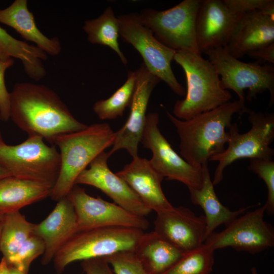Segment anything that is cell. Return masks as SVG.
<instances>
[{"instance_id": "obj_1", "label": "cell", "mask_w": 274, "mask_h": 274, "mask_svg": "<svg viewBox=\"0 0 274 274\" xmlns=\"http://www.w3.org/2000/svg\"><path fill=\"white\" fill-rule=\"evenodd\" d=\"M10 118L28 136H38L52 145L60 135L87 127L72 115L58 94L47 86L17 83L10 92Z\"/></svg>"}, {"instance_id": "obj_2", "label": "cell", "mask_w": 274, "mask_h": 274, "mask_svg": "<svg viewBox=\"0 0 274 274\" xmlns=\"http://www.w3.org/2000/svg\"><path fill=\"white\" fill-rule=\"evenodd\" d=\"M246 108L239 99L229 101L188 120L179 119L166 111L180 138L181 157L197 168L208 163L211 157L224 151L233 116L244 114Z\"/></svg>"}, {"instance_id": "obj_3", "label": "cell", "mask_w": 274, "mask_h": 274, "mask_svg": "<svg viewBox=\"0 0 274 274\" xmlns=\"http://www.w3.org/2000/svg\"><path fill=\"white\" fill-rule=\"evenodd\" d=\"M115 132L107 123L91 124L81 130L56 137L53 145L60 150L61 166L50 194L55 200L66 197L79 175L105 150L112 146Z\"/></svg>"}, {"instance_id": "obj_4", "label": "cell", "mask_w": 274, "mask_h": 274, "mask_svg": "<svg viewBox=\"0 0 274 274\" xmlns=\"http://www.w3.org/2000/svg\"><path fill=\"white\" fill-rule=\"evenodd\" d=\"M174 60L184 70L187 82L185 97L177 100L174 116L188 120L230 101V92L222 86L219 75L208 59L187 51H176Z\"/></svg>"}, {"instance_id": "obj_5", "label": "cell", "mask_w": 274, "mask_h": 274, "mask_svg": "<svg viewBox=\"0 0 274 274\" xmlns=\"http://www.w3.org/2000/svg\"><path fill=\"white\" fill-rule=\"evenodd\" d=\"M143 230L126 227H104L76 232L56 253L53 259L58 273L77 261L106 257L134 251Z\"/></svg>"}, {"instance_id": "obj_6", "label": "cell", "mask_w": 274, "mask_h": 274, "mask_svg": "<svg viewBox=\"0 0 274 274\" xmlns=\"http://www.w3.org/2000/svg\"><path fill=\"white\" fill-rule=\"evenodd\" d=\"M244 113L248 114V119L251 125L250 129L241 133L237 123H231L228 128L229 139L227 148L209 159L218 162L212 180L214 185L222 181L225 168L237 159H272L274 150L270 145L274 140V114L255 112L247 108Z\"/></svg>"}, {"instance_id": "obj_7", "label": "cell", "mask_w": 274, "mask_h": 274, "mask_svg": "<svg viewBox=\"0 0 274 274\" xmlns=\"http://www.w3.org/2000/svg\"><path fill=\"white\" fill-rule=\"evenodd\" d=\"M61 159L55 146H48L38 136H28L16 145H0V166L17 178L54 186L60 172Z\"/></svg>"}, {"instance_id": "obj_8", "label": "cell", "mask_w": 274, "mask_h": 274, "mask_svg": "<svg viewBox=\"0 0 274 274\" xmlns=\"http://www.w3.org/2000/svg\"><path fill=\"white\" fill-rule=\"evenodd\" d=\"M200 0H184L163 11L146 9L139 14L142 24L162 44L176 51L200 53L195 22Z\"/></svg>"}, {"instance_id": "obj_9", "label": "cell", "mask_w": 274, "mask_h": 274, "mask_svg": "<svg viewBox=\"0 0 274 274\" xmlns=\"http://www.w3.org/2000/svg\"><path fill=\"white\" fill-rule=\"evenodd\" d=\"M217 73L221 76L224 89H231L238 99L245 102L244 90L248 89L247 98L252 100L258 94L268 91L269 105L274 102V67L261 65L257 61L245 62L230 55L224 47L209 50L204 53Z\"/></svg>"}, {"instance_id": "obj_10", "label": "cell", "mask_w": 274, "mask_h": 274, "mask_svg": "<svg viewBox=\"0 0 274 274\" xmlns=\"http://www.w3.org/2000/svg\"><path fill=\"white\" fill-rule=\"evenodd\" d=\"M117 18L119 36L139 52L148 70L175 93L185 96L186 90L178 81L171 67L176 51L159 42L151 30L142 24L139 14L120 15Z\"/></svg>"}, {"instance_id": "obj_11", "label": "cell", "mask_w": 274, "mask_h": 274, "mask_svg": "<svg viewBox=\"0 0 274 274\" xmlns=\"http://www.w3.org/2000/svg\"><path fill=\"white\" fill-rule=\"evenodd\" d=\"M159 115H147L140 143L151 150L152 167L163 178L184 184L188 188H200L202 184L201 168L192 166L179 155L160 132Z\"/></svg>"}, {"instance_id": "obj_12", "label": "cell", "mask_w": 274, "mask_h": 274, "mask_svg": "<svg viewBox=\"0 0 274 274\" xmlns=\"http://www.w3.org/2000/svg\"><path fill=\"white\" fill-rule=\"evenodd\" d=\"M264 206L244 213L223 230L212 232L204 243L216 250L231 247L237 251L257 253L274 246V230L264 220Z\"/></svg>"}, {"instance_id": "obj_13", "label": "cell", "mask_w": 274, "mask_h": 274, "mask_svg": "<svg viewBox=\"0 0 274 274\" xmlns=\"http://www.w3.org/2000/svg\"><path fill=\"white\" fill-rule=\"evenodd\" d=\"M77 217L78 231L104 227H126L145 231L149 227L145 217L133 214L115 203L94 197L75 185L68 194Z\"/></svg>"}, {"instance_id": "obj_14", "label": "cell", "mask_w": 274, "mask_h": 274, "mask_svg": "<svg viewBox=\"0 0 274 274\" xmlns=\"http://www.w3.org/2000/svg\"><path fill=\"white\" fill-rule=\"evenodd\" d=\"M137 80L130 113L127 121L117 132L110 156L117 151L125 149L132 158L138 156V147L143 134L147 106L152 91L161 80L142 63L136 71Z\"/></svg>"}, {"instance_id": "obj_15", "label": "cell", "mask_w": 274, "mask_h": 274, "mask_svg": "<svg viewBox=\"0 0 274 274\" xmlns=\"http://www.w3.org/2000/svg\"><path fill=\"white\" fill-rule=\"evenodd\" d=\"M110 155L101 152L77 177L75 185L95 187L110 197L119 206L136 215L146 217L151 210L141 200L128 185L108 166Z\"/></svg>"}, {"instance_id": "obj_16", "label": "cell", "mask_w": 274, "mask_h": 274, "mask_svg": "<svg viewBox=\"0 0 274 274\" xmlns=\"http://www.w3.org/2000/svg\"><path fill=\"white\" fill-rule=\"evenodd\" d=\"M154 231L184 252L202 245L207 238L204 215L180 206L156 213Z\"/></svg>"}, {"instance_id": "obj_17", "label": "cell", "mask_w": 274, "mask_h": 274, "mask_svg": "<svg viewBox=\"0 0 274 274\" xmlns=\"http://www.w3.org/2000/svg\"><path fill=\"white\" fill-rule=\"evenodd\" d=\"M240 15L231 11L223 1L200 0L195 22L200 53L224 47Z\"/></svg>"}, {"instance_id": "obj_18", "label": "cell", "mask_w": 274, "mask_h": 274, "mask_svg": "<svg viewBox=\"0 0 274 274\" xmlns=\"http://www.w3.org/2000/svg\"><path fill=\"white\" fill-rule=\"evenodd\" d=\"M274 16L255 10L241 15L224 47L239 59L248 53L274 43Z\"/></svg>"}, {"instance_id": "obj_19", "label": "cell", "mask_w": 274, "mask_h": 274, "mask_svg": "<svg viewBox=\"0 0 274 274\" xmlns=\"http://www.w3.org/2000/svg\"><path fill=\"white\" fill-rule=\"evenodd\" d=\"M116 174L151 211L157 213L174 207L165 197L161 187L164 178L146 158L139 156L132 158L129 164Z\"/></svg>"}, {"instance_id": "obj_20", "label": "cell", "mask_w": 274, "mask_h": 274, "mask_svg": "<svg viewBox=\"0 0 274 274\" xmlns=\"http://www.w3.org/2000/svg\"><path fill=\"white\" fill-rule=\"evenodd\" d=\"M78 232L74 206L66 196L59 200L48 217L35 224L33 234L44 242L45 249L42 259L47 264L57 252Z\"/></svg>"}, {"instance_id": "obj_21", "label": "cell", "mask_w": 274, "mask_h": 274, "mask_svg": "<svg viewBox=\"0 0 274 274\" xmlns=\"http://www.w3.org/2000/svg\"><path fill=\"white\" fill-rule=\"evenodd\" d=\"M0 22L13 28L25 40L35 43L47 55L55 56L61 51L58 38H49L38 28L27 0H15L6 8L0 9Z\"/></svg>"}, {"instance_id": "obj_22", "label": "cell", "mask_w": 274, "mask_h": 274, "mask_svg": "<svg viewBox=\"0 0 274 274\" xmlns=\"http://www.w3.org/2000/svg\"><path fill=\"white\" fill-rule=\"evenodd\" d=\"M203 181L199 188H188L190 199L196 205H198L204 212L207 225V238L219 225L229 224L234 219L245 213L250 207L241 208L231 211L220 201L214 189L211 180L208 163L202 166Z\"/></svg>"}, {"instance_id": "obj_23", "label": "cell", "mask_w": 274, "mask_h": 274, "mask_svg": "<svg viewBox=\"0 0 274 274\" xmlns=\"http://www.w3.org/2000/svg\"><path fill=\"white\" fill-rule=\"evenodd\" d=\"M53 187L50 184L13 176L0 180V215L19 211L50 196Z\"/></svg>"}, {"instance_id": "obj_24", "label": "cell", "mask_w": 274, "mask_h": 274, "mask_svg": "<svg viewBox=\"0 0 274 274\" xmlns=\"http://www.w3.org/2000/svg\"><path fill=\"white\" fill-rule=\"evenodd\" d=\"M134 252L150 274H163L185 253L154 231L144 233Z\"/></svg>"}, {"instance_id": "obj_25", "label": "cell", "mask_w": 274, "mask_h": 274, "mask_svg": "<svg viewBox=\"0 0 274 274\" xmlns=\"http://www.w3.org/2000/svg\"><path fill=\"white\" fill-rule=\"evenodd\" d=\"M19 59L24 72L32 80L37 82L46 75L43 61L47 59V54L36 46L13 37L0 26V60Z\"/></svg>"}, {"instance_id": "obj_26", "label": "cell", "mask_w": 274, "mask_h": 274, "mask_svg": "<svg viewBox=\"0 0 274 274\" xmlns=\"http://www.w3.org/2000/svg\"><path fill=\"white\" fill-rule=\"evenodd\" d=\"M83 29L90 43L110 47L116 52L122 62L124 65L127 64V58L120 49L118 43L119 20L111 6L108 7L97 18L86 20Z\"/></svg>"}, {"instance_id": "obj_27", "label": "cell", "mask_w": 274, "mask_h": 274, "mask_svg": "<svg viewBox=\"0 0 274 274\" xmlns=\"http://www.w3.org/2000/svg\"><path fill=\"white\" fill-rule=\"evenodd\" d=\"M0 251L7 261L32 234L35 224L28 221L19 211L5 215L2 221Z\"/></svg>"}, {"instance_id": "obj_28", "label": "cell", "mask_w": 274, "mask_h": 274, "mask_svg": "<svg viewBox=\"0 0 274 274\" xmlns=\"http://www.w3.org/2000/svg\"><path fill=\"white\" fill-rule=\"evenodd\" d=\"M136 80V71H128L127 79L120 87L108 98L94 104L93 111L100 119H114L123 116L126 108L130 105Z\"/></svg>"}, {"instance_id": "obj_29", "label": "cell", "mask_w": 274, "mask_h": 274, "mask_svg": "<svg viewBox=\"0 0 274 274\" xmlns=\"http://www.w3.org/2000/svg\"><path fill=\"white\" fill-rule=\"evenodd\" d=\"M214 250L203 243L186 252L163 274H210L214 263Z\"/></svg>"}, {"instance_id": "obj_30", "label": "cell", "mask_w": 274, "mask_h": 274, "mask_svg": "<svg viewBox=\"0 0 274 274\" xmlns=\"http://www.w3.org/2000/svg\"><path fill=\"white\" fill-rule=\"evenodd\" d=\"M45 249L43 241L32 234L22 244L15 255L6 262L11 267L27 273L31 262L43 254Z\"/></svg>"}, {"instance_id": "obj_31", "label": "cell", "mask_w": 274, "mask_h": 274, "mask_svg": "<svg viewBox=\"0 0 274 274\" xmlns=\"http://www.w3.org/2000/svg\"><path fill=\"white\" fill-rule=\"evenodd\" d=\"M248 169L258 175L265 182L267 190V197L263 206L268 215H273L274 161L272 160L251 159Z\"/></svg>"}, {"instance_id": "obj_32", "label": "cell", "mask_w": 274, "mask_h": 274, "mask_svg": "<svg viewBox=\"0 0 274 274\" xmlns=\"http://www.w3.org/2000/svg\"><path fill=\"white\" fill-rule=\"evenodd\" d=\"M105 258L115 274H150L133 251L120 252Z\"/></svg>"}, {"instance_id": "obj_33", "label": "cell", "mask_w": 274, "mask_h": 274, "mask_svg": "<svg viewBox=\"0 0 274 274\" xmlns=\"http://www.w3.org/2000/svg\"><path fill=\"white\" fill-rule=\"evenodd\" d=\"M227 7L237 15L255 11H260L274 16L273 0H223Z\"/></svg>"}, {"instance_id": "obj_34", "label": "cell", "mask_w": 274, "mask_h": 274, "mask_svg": "<svg viewBox=\"0 0 274 274\" xmlns=\"http://www.w3.org/2000/svg\"><path fill=\"white\" fill-rule=\"evenodd\" d=\"M14 63L13 58L6 61L0 60V119L4 121H7L10 119V93L6 86L5 74Z\"/></svg>"}, {"instance_id": "obj_35", "label": "cell", "mask_w": 274, "mask_h": 274, "mask_svg": "<svg viewBox=\"0 0 274 274\" xmlns=\"http://www.w3.org/2000/svg\"><path fill=\"white\" fill-rule=\"evenodd\" d=\"M82 265L86 274H115L105 257L83 260Z\"/></svg>"}, {"instance_id": "obj_36", "label": "cell", "mask_w": 274, "mask_h": 274, "mask_svg": "<svg viewBox=\"0 0 274 274\" xmlns=\"http://www.w3.org/2000/svg\"><path fill=\"white\" fill-rule=\"evenodd\" d=\"M247 55L256 59L259 63L268 62L273 64L274 63V43L252 51Z\"/></svg>"}, {"instance_id": "obj_37", "label": "cell", "mask_w": 274, "mask_h": 274, "mask_svg": "<svg viewBox=\"0 0 274 274\" xmlns=\"http://www.w3.org/2000/svg\"><path fill=\"white\" fill-rule=\"evenodd\" d=\"M10 176L12 175L8 170L0 166V180Z\"/></svg>"}, {"instance_id": "obj_38", "label": "cell", "mask_w": 274, "mask_h": 274, "mask_svg": "<svg viewBox=\"0 0 274 274\" xmlns=\"http://www.w3.org/2000/svg\"><path fill=\"white\" fill-rule=\"evenodd\" d=\"M5 274H28V273L22 272L10 266V268Z\"/></svg>"}, {"instance_id": "obj_39", "label": "cell", "mask_w": 274, "mask_h": 274, "mask_svg": "<svg viewBox=\"0 0 274 274\" xmlns=\"http://www.w3.org/2000/svg\"><path fill=\"white\" fill-rule=\"evenodd\" d=\"M251 274H258L255 267H252L251 268Z\"/></svg>"}, {"instance_id": "obj_40", "label": "cell", "mask_w": 274, "mask_h": 274, "mask_svg": "<svg viewBox=\"0 0 274 274\" xmlns=\"http://www.w3.org/2000/svg\"><path fill=\"white\" fill-rule=\"evenodd\" d=\"M4 143H4V142L3 141L2 135L1 133L0 132V145L3 144Z\"/></svg>"}, {"instance_id": "obj_41", "label": "cell", "mask_w": 274, "mask_h": 274, "mask_svg": "<svg viewBox=\"0 0 274 274\" xmlns=\"http://www.w3.org/2000/svg\"><path fill=\"white\" fill-rule=\"evenodd\" d=\"M2 221L0 222V235H1V230H2Z\"/></svg>"}, {"instance_id": "obj_42", "label": "cell", "mask_w": 274, "mask_h": 274, "mask_svg": "<svg viewBox=\"0 0 274 274\" xmlns=\"http://www.w3.org/2000/svg\"><path fill=\"white\" fill-rule=\"evenodd\" d=\"M4 216L3 215H0V222L2 221L3 219V218H4Z\"/></svg>"}]
</instances>
